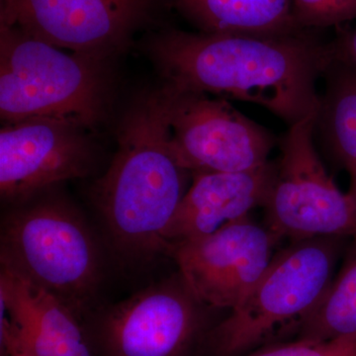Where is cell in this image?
I'll list each match as a JSON object with an SVG mask.
<instances>
[{
  "label": "cell",
  "mask_w": 356,
  "mask_h": 356,
  "mask_svg": "<svg viewBox=\"0 0 356 356\" xmlns=\"http://www.w3.org/2000/svg\"><path fill=\"white\" fill-rule=\"evenodd\" d=\"M252 356H356V334L320 343L297 341L267 348Z\"/></svg>",
  "instance_id": "cell-18"
},
{
  "label": "cell",
  "mask_w": 356,
  "mask_h": 356,
  "mask_svg": "<svg viewBox=\"0 0 356 356\" xmlns=\"http://www.w3.org/2000/svg\"><path fill=\"white\" fill-rule=\"evenodd\" d=\"M0 304L31 356H95L88 325L57 297L1 268Z\"/></svg>",
  "instance_id": "cell-13"
},
{
  "label": "cell",
  "mask_w": 356,
  "mask_h": 356,
  "mask_svg": "<svg viewBox=\"0 0 356 356\" xmlns=\"http://www.w3.org/2000/svg\"><path fill=\"white\" fill-rule=\"evenodd\" d=\"M105 62L0 24L1 120L11 124L49 117L95 127L104 118L109 103Z\"/></svg>",
  "instance_id": "cell-4"
},
{
  "label": "cell",
  "mask_w": 356,
  "mask_h": 356,
  "mask_svg": "<svg viewBox=\"0 0 356 356\" xmlns=\"http://www.w3.org/2000/svg\"><path fill=\"white\" fill-rule=\"evenodd\" d=\"M208 309L178 273L100 306L86 325L99 356H189L207 336Z\"/></svg>",
  "instance_id": "cell-6"
},
{
  "label": "cell",
  "mask_w": 356,
  "mask_h": 356,
  "mask_svg": "<svg viewBox=\"0 0 356 356\" xmlns=\"http://www.w3.org/2000/svg\"><path fill=\"white\" fill-rule=\"evenodd\" d=\"M170 147L189 172H236L268 163L275 137L225 98L163 84Z\"/></svg>",
  "instance_id": "cell-8"
},
{
  "label": "cell",
  "mask_w": 356,
  "mask_h": 356,
  "mask_svg": "<svg viewBox=\"0 0 356 356\" xmlns=\"http://www.w3.org/2000/svg\"><path fill=\"white\" fill-rule=\"evenodd\" d=\"M161 1L0 0V24L63 50L107 60L127 46Z\"/></svg>",
  "instance_id": "cell-9"
},
{
  "label": "cell",
  "mask_w": 356,
  "mask_h": 356,
  "mask_svg": "<svg viewBox=\"0 0 356 356\" xmlns=\"http://www.w3.org/2000/svg\"><path fill=\"white\" fill-rule=\"evenodd\" d=\"M322 76L325 88L320 96L315 134L353 179L356 177V72L330 58Z\"/></svg>",
  "instance_id": "cell-15"
},
{
  "label": "cell",
  "mask_w": 356,
  "mask_h": 356,
  "mask_svg": "<svg viewBox=\"0 0 356 356\" xmlns=\"http://www.w3.org/2000/svg\"><path fill=\"white\" fill-rule=\"evenodd\" d=\"M293 15L304 30L332 27L356 20V0H291Z\"/></svg>",
  "instance_id": "cell-17"
},
{
  "label": "cell",
  "mask_w": 356,
  "mask_h": 356,
  "mask_svg": "<svg viewBox=\"0 0 356 356\" xmlns=\"http://www.w3.org/2000/svg\"><path fill=\"white\" fill-rule=\"evenodd\" d=\"M280 241L247 217L204 238L170 245L166 255L201 303L232 310L261 280Z\"/></svg>",
  "instance_id": "cell-11"
},
{
  "label": "cell",
  "mask_w": 356,
  "mask_h": 356,
  "mask_svg": "<svg viewBox=\"0 0 356 356\" xmlns=\"http://www.w3.org/2000/svg\"><path fill=\"white\" fill-rule=\"evenodd\" d=\"M339 248V236H316L274 254L255 286L208 332L213 355L238 356L281 332H297L331 286Z\"/></svg>",
  "instance_id": "cell-5"
},
{
  "label": "cell",
  "mask_w": 356,
  "mask_h": 356,
  "mask_svg": "<svg viewBox=\"0 0 356 356\" xmlns=\"http://www.w3.org/2000/svg\"><path fill=\"white\" fill-rule=\"evenodd\" d=\"M0 314H1V325H0V337H1V356H31L28 351L23 348L22 344L18 341L17 337L9 325L8 317L6 308L0 306Z\"/></svg>",
  "instance_id": "cell-20"
},
{
  "label": "cell",
  "mask_w": 356,
  "mask_h": 356,
  "mask_svg": "<svg viewBox=\"0 0 356 356\" xmlns=\"http://www.w3.org/2000/svg\"><path fill=\"white\" fill-rule=\"evenodd\" d=\"M193 181L163 233L166 250L209 236L264 207L275 177V163L236 172H194Z\"/></svg>",
  "instance_id": "cell-12"
},
{
  "label": "cell",
  "mask_w": 356,
  "mask_h": 356,
  "mask_svg": "<svg viewBox=\"0 0 356 356\" xmlns=\"http://www.w3.org/2000/svg\"><path fill=\"white\" fill-rule=\"evenodd\" d=\"M297 334V341L317 343L356 334V236L341 271Z\"/></svg>",
  "instance_id": "cell-16"
},
{
  "label": "cell",
  "mask_w": 356,
  "mask_h": 356,
  "mask_svg": "<svg viewBox=\"0 0 356 356\" xmlns=\"http://www.w3.org/2000/svg\"><path fill=\"white\" fill-rule=\"evenodd\" d=\"M348 194H350V197L353 198L356 203V177L351 179L350 191L348 192Z\"/></svg>",
  "instance_id": "cell-21"
},
{
  "label": "cell",
  "mask_w": 356,
  "mask_h": 356,
  "mask_svg": "<svg viewBox=\"0 0 356 356\" xmlns=\"http://www.w3.org/2000/svg\"><path fill=\"white\" fill-rule=\"evenodd\" d=\"M309 30L285 36L161 30L147 53L166 86L254 103L288 126L317 113L316 83L330 60L329 44Z\"/></svg>",
  "instance_id": "cell-1"
},
{
  "label": "cell",
  "mask_w": 356,
  "mask_h": 356,
  "mask_svg": "<svg viewBox=\"0 0 356 356\" xmlns=\"http://www.w3.org/2000/svg\"><path fill=\"white\" fill-rule=\"evenodd\" d=\"M206 34L285 36L304 31L295 21L291 0H168Z\"/></svg>",
  "instance_id": "cell-14"
},
{
  "label": "cell",
  "mask_w": 356,
  "mask_h": 356,
  "mask_svg": "<svg viewBox=\"0 0 356 356\" xmlns=\"http://www.w3.org/2000/svg\"><path fill=\"white\" fill-rule=\"evenodd\" d=\"M316 115L290 126L280 140L264 205L266 227L280 240L356 236V203L339 191L314 145Z\"/></svg>",
  "instance_id": "cell-7"
},
{
  "label": "cell",
  "mask_w": 356,
  "mask_h": 356,
  "mask_svg": "<svg viewBox=\"0 0 356 356\" xmlns=\"http://www.w3.org/2000/svg\"><path fill=\"white\" fill-rule=\"evenodd\" d=\"M51 189L7 208L1 268L51 293L86 322L100 307L108 252L83 213Z\"/></svg>",
  "instance_id": "cell-3"
},
{
  "label": "cell",
  "mask_w": 356,
  "mask_h": 356,
  "mask_svg": "<svg viewBox=\"0 0 356 356\" xmlns=\"http://www.w3.org/2000/svg\"><path fill=\"white\" fill-rule=\"evenodd\" d=\"M86 128L72 121L35 117L0 131V196L19 205L56 185L88 177L95 149Z\"/></svg>",
  "instance_id": "cell-10"
},
{
  "label": "cell",
  "mask_w": 356,
  "mask_h": 356,
  "mask_svg": "<svg viewBox=\"0 0 356 356\" xmlns=\"http://www.w3.org/2000/svg\"><path fill=\"white\" fill-rule=\"evenodd\" d=\"M330 58L356 72V27L329 44Z\"/></svg>",
  "instance_id": "cell-19"
},
{
  "label": "cell",
  "mask_w": 356,
  "mask_h": 356,
  "mask_svg": "<svg viewBox=\"0 0 356 356\" xmlns=\"http://www.w3.org/2000/svg\"><path fill=\"white\" fill-rule=\"evenodd\" d=\"M117 134L118 149L91 187V201L108 254L121 266H144L165 254L163 233L189 172L172 154L163 88L138 96Z\"/></svg>",
  "instance_id": "cell-2"
}]
</instances>
